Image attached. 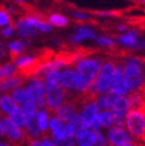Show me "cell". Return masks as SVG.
Returning <instances> with one entry per match:
<instances>
[{
	"label": "cell",
	"instance_id": "cell-1",
	"mask_svg": "<svg viewBox=\"0 0 145 146\" xmlns=\"http://www.w3.org/2000/svg\"><path fill=\"white\" fill-rule=\"evenodd\" d=\"M124 80L128 90L136 92L140 88L144 82V69L142 62L137 58L127 60L124 68Z\"/></svg>",
	"mask_w": 145,
	"mask_h": 146
},
{
	"label": "cell",
	"instance_id": "cell-2",
	"mask_svg": "<svg viewBox=\"0 0 145 146\" xmlns=\"http://www.w3.org/2000/svg\"><path fill=\"white\" fill-rule=\"evenodd\" d=\"M101 68V61L99 58L86 57L76 63V72L80 78L87 83H92L96 78Z\"/></svg>",
	"mask_w": 145,
	"mask_h": 146
},
{
	"label": "cell",
	"instance_id": "cell-3",
	"mask_svg": "<svg viewBox=\"0 0 145 146\" xmlns=\"http://www.w3.org/2000/svg\"><path fill=\"white\" fill-rule=\"evenodd\" d=\"M115 68H117V64H115L114 61L107 60L101 64L99 74L96 78L94 80V87H95V90L98 94H104L108 90V88H111Z\"/></svg>",
	"mask_w": 145,
	"mask_h": 146
},
{
	"label": "cell",
	"instance_id": "cell-4",
	"mask_svg": "<svg viewBox=\"0 0 145 146\" xmlns=\"http://www.w3.org/2000/svg\"><path fill=\"white\" fill-rule=\"evenodd\" d=\"M68 95L67 90L61 84H45V107L49 113L54 112L59 108Z\"/></svg>",
	"mask_w": 145,
	"mask_h": 146
},
{
	"label": "cell",
	"instance_id": "cell-5",
	"mask_svg": "<svg viewBox=\"0 0 145 146\" xmlns=\"http://www.w3.org/2000/svg\"><path fill=\"white\" fill-rule=\"evenodd\" d=\"M125 125L131 135L144 141L145 137V115L137 109H130L125 116Z\"/></svg>",
	"mask_w": 145,
	"mask_h": 146
},
{
	"label": "cell",
	"instance_id": "cell-6",
	"mask_svg": "<svg viewBox=\"0 0 145 146\" xmlns=\"http://www.w3.org/2000/svg\"><path fill=\"white\" fill-rule=\"evenodd\" d=\"M26 93L31 101H33L37 108L45 107V86L44 80L39 77H33L30 84L27 86Z\"/></svg>",
	"mask_w": 145,
	"mask_h": 146
},
{
	"label": "cell",
	"instance_id": "cell-7",
	"mask_svg": "<svg viewBox=\"0 0 145 146\" xmlns=\"http://www.w3.org/2000/svg\"><path fill=\"white\" fill-rule=\"evenodd\" d=\"M1 122L5 129V134L12 146H21L27 140V134L20 127L14 125L10 118H3Z\"/></svg>",
	"mask_w": 145,
	"mask_h": 146
},
{
	"label": "cell",
	"instance_id": "cell-8",
	"mask_svg": "<svg viewBox=\"0 0 145 146\" xmlns=\"http://www.w3.org/2000/svg\"><path fill=\"white\" fill-rule=\"evenodd\" d=\"M77 111H78V107L76 106L75 102L70 99V100L64 101L54 112V115H55V118L60 119L63 122H69V120L77 113Z\"/></svg>",
	"mask_w": 145,
	"mask_h": 146
},
{
	"label": "cell",
	"instance_id": "cell-9",
	"mask_svg": "<svg viewBox=\"0 0 145 146\" xmlns=\"http://www.w3.org/2000/svg\"><path fill=\"white\" fill-rule=\"evenodd\" d=\"M107 141L110 144V146H120L127 144L131 140V135L127 133L122 127H115L113 126L107 134Z\"/></svg>",
	"mask_w": 145,
	"mask_h": 146
},
{
	"label": "cell",
	"instance_id": "cell-10",
	"mask_svg": "<svg viewBox=\"0 0 145 146\" xmlns=\"http://www.w3.org/2000/svg\"><path fill=\"white\" fill-rule=\"evenodd\" d=\"M127 90L128 89L124 80V68H122V65L117 64V68H115L112 83H111V92L115 93L119 96H124L127 93Z\"/></svg>",
	"mask_w": 145,
	"mask_h": 146
},
{
	"label": "cell",
	"instance_id": "cell-11",
	"mask_svg": "<svg viewBox=\"0 0 145 146\" xmlns=\"http://www.w3.org/2000/svg\"><path fill=\"white\" fill-rule=\"evenodd\" d=\"M66 125H67V122H63L57 118H53L51 120H50V122H49L50 133H51V137L54 138L55 141L67 139V137H66Z\"/></svg>",
	"mask_w": 145,
	"mask_h": 146
},
{
	"label": "cell",
	"instance_id": "cell-12",
	"mask_svg": "<svg viewBox=\"0 0 145 146\" xmlns=\"http://www.w3.org/2000/svg\"><path fill=\"white\" fill-rule=\"evenodd\" d=\"M77 80H78V75H77L76 71H74L72 69H64L61 72L60 84L66 90H68L71 88H75Z\"/></svg>",
	"mask_w": 145,
	"mask_h": 146
},
{
	"label": "cell",
	"instance_id": "cell-13",
	"mask_svg": "<svg viewBox=\"0 0 145 146\" xmlns=\"http://www.w3.org/2000/svg\"><path fill=\"white\" fill-rule=\"evenodd\" d=\"M99 114V106L98 102H89L82 108V115L81 118L84 122V125L89 128L92 121L98 116Z\"/></svg>",
	"mask_w": 145,
	"mask_h": 146
},
{
	"label": "cell",
	"instance_id": "cell-14",
	"mask_svg": "<svg viewBox=\"0 0 145 146\" xmlns=\"http://www.w3.org/2000/svg\"><path fill=\"white\" fill-rule=\"evenodd\" d=\"M111 112L113 113L115 119H124L126 114L130 112V104H128L127 98L120 96L117 100V102L114 104V106L112 107Z\"/></svg>",
	"mask_w": 145,
	"mask_h": 146
},
{
	"label": "cell",
	"instance_id": "cell-15",
	"mask_svg": "<svg viewBox=\"0 0 145 146\" xmlns=\"http://www.w3.org/2000/svg\"><path fill=\"white\" fill-rule=\"evenodd\" d=\"M24 81H25V78L17 75V74L10 78L0 80V93L10 92V90H13L14 88L17 89L24 83Z\"/></svg>",
	"mask_w": 145,
	"mask_h": 146
},
{
	"label": "cell",
	"instance_id": "cell-16",
	"mask_svg": "<svg viewBox=\"0 0 145 146\" xmlns=\"http://www.w3.org/2000/svg\"><path fill=\"white\" fill-rule=\"evenodd\" d=\"M77 146H95V134L93 129H83L75 134Z\"/></svg>",
	"mask_w": 145,
	"mask_h": 146
},
{
	"label": "cell",
	"instance_id": "cell-17",
	"mask_svg": "<svg viewBox=\"0 0 145 146\" xmlns=\"http://www.w3.org/2000/svg\"><path fill=\"white\" fill-rule=\"evenodd\" d=\"M26 131L29 133V137L30 138H36L41 137V129L38 127V122H37V114H33V115H26Z\"/></svg>",
	"mask_w": 145,
	"mask_h": 146
},
{
	"label": "cell",
	"instance_id": "cell-18",
	"mask_svg": "<svg viewBox=\"0 0 145 146\" xmlns=\"http://www.w3.org/2000/svg\"><path fill=\"white\" fill-rule=\"evenodd\" d=\"M120 96L117 95L115 93L113 92H108L106 95L104 96H99L98 99V106L99 108H102V109H112V107L114 106V104L117 102V100L119 99Z\"/></svg>",
	"mask_w": 145,
	"mask_h": 146
},
{
	"label": "cell",
	"instance_id": "cell-19",
	"mask_svg": "<svg viewBox=\"0 0 145 146\" xmlns=\"http://www.w3.org/2000/svg\"><path fill=\"white\" fill-rule=\"evenodd\" d=\"M10 49V58L12 62H16L19 57H21V54L24 51V43L20 40H14L9 44Z\"/></svg>",
	"mask_w": 145,
	"mask_h": 146
},
{
	"label": "cell",
	"instance_id": "cell-20",
	"mask_svg": "<svg viewBox=\"0 0 145 146\" xmlns=\"http://www.w3.org/2000/svg\"><path fill=\"white\" fill-rule=\"evenodd\" d=\"M10 119H11V121L14 123V125L20 127V128L25 127V125H26V114L24 113L23 109L19 108V107H17L10 114Z\"/></svg>",
	"mask_w": 145,
	"mask_h": 146
},
{
	"label": "cell",
	"instance_id": "cell-21",
	"mask_svg": "<svg viewBox=\"0 0 145 146\" xmlns=\"http://www.w3.org/2000/svg\"><path fill=\"white\" fill-rule=\"evenodd\" d=\"M37 122H38V127L41 129V133H42V137L43 139L44 138H48L49 137V131H48V113L45 111H39L37 113ZM51 135V133H50Z\"/></svg>",
	"mask_w": 145,
	"mask_h": 146
},
{
	"label": "cell",
	"instance_id": "cell-22",
	"mask_svg": "<svg viewBox=\"0 0 145 146\" xmlns=\"http://www.w3.org/2000/svg\"><path fill=\"white\" fill-rule=\"evenodd\" d=\"M86 38H96V36L95 33H94L92 30H89V29H87V27H80L76 30L75 35L74 36H71V42H80V40H83Z\"/></svg>",
	"mask_w": 145,
	"mask_h": 146
},
{
	"label": "cell",
	"instance_id": "cell-23",
	"mask_svg": "<svg viewBox=\"0 0 145 146\" xmlns=\"http://www.w3.org/2000/svg\"><path fill=\"white\" fill-rule=\"evenodd\" d=\"M0 107L5 112V114H11L18 106L11 96L3 95V96H0Z\"/></svg>",
	"mask_w": 145,
	"mask_h": 146
},
{
	"label": "cell",
	"instance_id": "cell-24",
	"mask_svg": "<svg viewBox=\"0 0 145 146\" xmlns=\"http://www.w3.org/2000/svg\"><path fill=\"white\" fill-rule=\"evenodd\" d=\"M138 35L136 30H132V31H128L126 35H122V36H119L117 38L119 43L121 44H124L126 46H130V48H134L136 44H137V38L136 36Z\"/></svg>",
	"mask_w": 145,
	"mask_h": 146
},
{
	"label": "cell",
	"instance_id": "cell-25",
	"mask_svg": "<svg viewBox=\"0 0 145 146\" xmlns=\"http://www.w3.org/2000/svg\"><path fill=\"white\" fill-rule=\"evenodd\" d=\"M16 27H17V31H18V35L20 37H29V36H35L36 35V29L31 27L30 25H27L23 19H19L16 24Z\"/></svg>",
	"mask_w": 145,
	"mask_h": 146
},
{
	"label": "cell",
	"instance_id": "cell-26",
	"mask_svg": "<svg viewBox=\"0 0 145 146\" xmlns=\"http://www.w3.org/2000/svg\"><path fill=\"white\" fill-rule=\"evenodd\" d=\"M98 119L100 121V126L101 127H110L113 125L114 122V115L110 111H102L98 114Z\"/></svg>",
	"mask_w": 145,
	"mask_h": 146
},
{
	"label": "cell",
	"instance_id": "cell-27",
	"mask_svg": "<svg viewBox=\"0 0 145 146\" xmlns=\"http://www.w3.org/2000/svg\"><path fill=\"white\" fill-rule=\"evenodd\" d=\"M11 98L14 100L16 104H20L21 106L26 104L27 101H30V98H29L27 93H26V89H21V88L14 89L11 94Z\"/></svg>",
	"mask_w": 145,
	"mask_h": 146
},
{
	"label": "cell",
	"instance_id": "cell-28",
	"mask_svg": "<svg viewBox=\"0 0 145 146\" xmlns=\"http://www.w3.org/2000/svg\"><path fill=\"white\" fill-rule=\"evenodd\" d=\"M17 74V69L11 63L0 64V80H6Z\"/></svg>",
	"mask_w": 145,
	"mask_h": 146
},
{
	"label": "cell",
	"instance_id": "cell-29",
	"mask_svg": "<svg viewBox=\"0 0 145 146\" xmlns=\"http://www.w3.org/2000/svg\"><path fill=\"white\" fill-rule=\"evenodd\" d=\"M49 21L51 25H55L57 27H63L68 24V19L66 17L61 16L59 13H54V14H50L49 16Z\"/></svg>",
	"mask_w": 145,
	"mask_h": 146
},
{
	"label": "cell",
	"instance_id": "cell-30",
	"mask_svg": "<svg viewBox=\"0 0 145 146\" xmlns=\"http://www.w3.org/2000/svg\"><path fill=\"white\" fill-rule=\"evenodd\" d=\"M60 80H61V74L59 70H53L49 71L44 75V82L45 84H60Z\"/></svg>",
	"mask_w": 145,
	"mask_h": 146
},
{
	"label": "cell",
	"instance_id": "cell-31",
	"mask_svg": "<svg viewBox=\"0 0 145 146\" xmlns=\"http://www.w3.org/2000/svg\"><path fill=\"white\" fill-rule=\"evenodd\" d=\"M9 24H12L10 14L7 13V11L3 6H0V26H5V25H9Z\"/></svg>",
	"mask_w": 145,
	"mask_h": 146
},
{
	"label": "cell",
	"instance_id": "cell-32",
	"mask_svg": "<svg viewBox=\"0 0 145 146\" xmlns=\"http://www.w3.org/2000/svg\"><path fill=\"white\" fill-rule=\"evenodd\" d=\"M98 43L102 46H107V48H114L115 46V42L112 40L111 38H107V37H100L98 38Z\"/></svg>",
	"mask_w": 145,
	"mask_h": 146
},
{
	"label": "cell",
	"instance_id": "cell-33",
	"mask_svg": "<svg viewBox=\"0 0 145 146\" xmlns=\"http://www.w3.org/2000/svg\"><path fill=\"white\" fill-rule=\"evenodd\" d=\"M94 134H95V146H106L107 141L105 139V137L99 131H94Z\"/></svg>",
	"mask_w": 145,
	"mask_h": 146
},
{
	"label": "cell",
	"instance_id": "cell-34",
	"mask_svg": "<svg viewBox=\"0 0 145 146\" xmlns=\"http://www.w3.org/2000/svg\"><path fill=\"white\" fill-rule=\"evenodd\" d=\"M55 146H74V141L70 138H67V139H63L60 141H55Z\"/></svg>",
	"mask_w": 145,
	"mask_h": 146
},
{
	"label": "cell",
	"instance_id": "cell-35",
	"mask_svg": "<svg viewBox=\"0 0 145 146\" xmlns=\"http://www.w3.org/2000/svg\"><path fill=\"white\" fill-rule=\"evenodd\" d=\"M13 30H14V25L11 24L10 26H7L6 29H4V30L1 31V36L3 37H9V36H11L13 33Z\"/></svg>",
	"mask_w": 145,
	"mask_h": 146
},
{
	"label": "cell",
	"instance_id": "cell-36",
	"mask_svg": "<svg viewBox=\"0 0 145 146\" xmlns=\"http://www.w3.org/2000/svg\"><path fill=\"white\" fill-rule=\"evenodd\" d=\"M27 145L29 146H41V141H38L37 139H33V138H30L27 135Z\"/></svg>",
	"mask_w": 145,
	"mask_h": 146
},
{
	"label": "cell",
	"instance_id": "cell-37",
	"mask_svg": "<svg viewBox=\"0 0 145 146\" xmlns=\"http://www.w3.org/2000/svg\"><path fill=\"white\" fill-rule=\"evenodd\" d=\"M41 146H55V143L50 141L48 138H44V139L41 141Z\"/></svg>",
	"mask_w": 145,
	"mask_h": 146
},
{
	"label": "cell",
	"instance_id": "cell-38",
	"mask_svg": "<svg viewBox=\"0 0 145 146\" xmlns=\"http://www.w3.org/2000/svg\"><path fill=\"white\" fill-rule=\"evenodd\" d=\"M72 16H74L76 19H80V20L88 19V17H87V16H84V14H82V13H77V12H74V13H72Z\"/></svg>",
	"mask_w": 145,
	"mask_h": 146
},
{
	"label": "cell",
	"instance_id": "cell-39",
	"mask_svg": "<svg viewBox=\"0 0 145 146\" xmlns=\"http://www.w3.org/2000/svg\"><path fill=\"white\" fill-rule=\"evenodd\" d=\"M134 48L139 50H145V40H137V44Z\"/></svg>",
	"mask_w": 145,
	"mask_h": 146
},
{
	"label": "cell",
	"instance_id": "cell-40",
	"mask_svg": "<svg viewBox=\"0 0 145 146\" xmlns=\"http://www.w3.org/2000/svg\"><path fill=\"white\" fill-rule=\"evenodd\" d=\"M138 93L140 94V95L143 96V99H145V80H144V82H143V84L140 86V88L138 89Z\"/></svg>",
	"mask_w": 145,
	"mask_h": 146
},
{
	"label": "cell",
	"instance_id": "cell-41",
	"mask_svg": "<svg viewBox=\"0 0 145 146\" xmlns=\"http://www.w3.org/2000/svg\"><path fill=\"white\" fill-rule=\"evenodd\" d=\"M120 146H144V145H142V144H139V143H136V141H130V143H127V144L120 145Z\"/></svg>",
	"mask_w": 145,
	"mask_h": 146
},
{
	"label": "cell",
	"instance_id": "cell-42",
	"mask_svg": "<svg viewBox=\"0 0 145 146\" xmlns=\"http://www.w3.org/2000/svg\"><path fill=\"white\" fill-rule=\"evenodd\" d=\"M5 134V129H4V126H3V122L0 121V137H3Z\"/></svg>",
	"mask_w": 145,
	"mask_h": 146
},
{
	"label": "cell",
	"instance_id": "cell-43",
	"mask_svg": "<svg viewBox=\"0 0 145 146\" xmlns=\"http://www.w3.org/2000/svg\"><path fill=\"white\" fill-rule=\"evenodd\" d=\"M0 146H12L10 143H0Z\"/></svg>",
	"mask_w": 145,
	"mask_h": 146
},
{
	"label": "cell",
	"instance_id": "cell-44",
	"mask_svg": "<svg viewBox=\"0 0 145 146\" xmlns=\"http://www.w3.org/2000/svg\"><path fill=\"white\" fill-rule=\"evenodd\" d=\"M16 1H18L19 4H23L24 5V0H16Z\"/></svg>",
	"mask_w": 145,
	"mask_h": 146
},
{
	"label": "cell",
	"instance_id": "cell-45",
	"mask_svg": "<svg viewBox=\"0 0 145 146\" xmlns=\"http://www.w3.org/2000/svg\"><path fill=\"white\" fill-rule=\"evenodd\" d=\"M140 3H143V4H145V0H139Z\"/></svg>",
	"mask_w": 145,
	"mask_h": 146
},
{
	"label": "cell",
	"instance_id": "cell-46",
	"mask_svg": "<svg viewBox=\"0 0 145 146\" xmlns=\"http://www.w3.org/2000/svg\"><path fill=\"white\" fill-rule=\"evenodd\" d=\"M144 141H145V137H144Z\"/></svg>",
	"mask_w": 145,
	"mask_h": 146
},
{
	"label": "cell",
	"instance_id": "cell-47",
	"mask_svg": "<svg viewBox=\"0 0 145 146\" xmlns=\"http://www.w3.org/2000/svg\"><path fill=\"white\" fill-rule=\"evenodd\" d=\"M0 115H1V113H0Z\"/></svg>",
	"mask_w": 145,
	"mask_h": 146
}]
</instances>
